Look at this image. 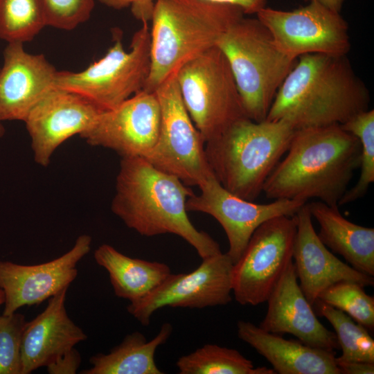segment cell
<instances>
[{"mask_svg":"<svg viewBox=\"0 0 374 374\" xmlns=\"http://www.w3.org/2000/svg\"><path fill=\"white\" fill-rule=\"evenodd\" d=\"M161 110L159 133L144 157L153 166L179 178L188 186H199L213 175L205 143L182 100L176 73L154 91Z\"/></svg>","mask_w":374,"mask_h":374,"instance_id":"obj_9","label":"cell"},{"mask_svg":"<svg viewBox=\"0 0 374 374\" xmlns=\"http://www.w3.org/2000/svg\"><path fill=\"white\" fill-rule=\"evenodd\" d=\"M180 374H274V369L255 367L233 348L208 344L180 357L176 362Z\"/></svg>","mask_w":374,"mask_h":374,"instance_id":"obj_25","label":"cell"},{"mask_svg":"<svg viewBox=\"0 0 374 374\" xmlns=\"http://www.w3.org/2000/svg\"><path fill=\"white\" fill-rule=\"evenodd\" d=\"M160 123L156 93L142 89L114 108L102 111L80 136L89 145L114 150L121 157H144L157 143Z\"/></svg>","mask_w":374,"mask_h":374,"instance_id":"obj_14","label":"cell"},{"mask_svg":"<svg viewBox=\"0 0 374 374\" xmlns=\"http://www.w3.org/2000/svg\"><path fill=\"white\" fill-rule=\"evenodd\" d=\"M67 290L49 298L45 309L26 322L21 346V374L46 367L87 339L84 331L67 314Z\"/></svg>","mask_w":374,"mask_h":374,"instance_id":"obj_20","label":"cell"},{"mask_svg":"<svg viewBox=\"0 0 374 374\" xmlns=\"http://www.w3.org/2000/svg\"><path fill=\"white\" fill-rule=\"evenodd\" d=\"M102 111L77 93L57 87L49 91L24 121L35 162L47 166L56 149L91 128Z\"/></svg>","mask_w":374,"mask_h":374,"instance_id":"obj_16","label":"cell"},{"mask_svg":"<svg viewBox=\"0 0 374 374\" xmlns=\"http://www.w3.org/2000/svg\"><path fill=\"white\" fill-rule=\"evenodd\" d=\"M5 297L3 290L0 288V305L4 303Z\"/></svg>","mask_w":374,"mask_h":374,"instance_id":"obj_37","label":"cell"},{"mask_svg":"<svg viewBox=\"0 0 374 374\" xmlns=\"http://www.w3.org/2000/svg\"><path fill=\"white\" fill-rule=\"evenodd\" d=\"M233 75L247 117L266 120L275 96L297 60L281 52L257 18L243 17L217 44Z\"/></svg>","mask_w":374,"mask_h":374,"instance_id":"obj_6","label":"cell"},{"mask_svg":"<svg viewBox=\"0 0 374 374\" xmlns=\"http://www.w3.org/2000/svg\"><path fill=\"white\" fill-rule=\"evenodd\" d=\"M297 279L292 260L269 294L259 327L274 334H291L304 344L335 352L339 348L335 333L319 321Z\"/></svg>","mask_w":374,"mask_h":374,"instance_id":"obj_19","label":"cell"},{"mask_svg":"<svg viewBox=\"0 0 374 374\" xmlns=\"http://www.w3.org/2000/svg\"><path fill=\"white\" fill-rule=\"evenodd\" d=\"M361 285L341 281L325 289L318 299L350 316L368 330L374 328V298Z\"/></svg>","mask_w":374,"mask_h":374,"instance_id":"obj_29","label":"cell"},{"mask_svg":"<svg viewBox=\"0 0 374 374\" xmlns=\"http://www.w3.org/2000/svg\"><path fill=\"white\" fill-rule=\"evenodd\" d=\"M295 130L283 120L255 122L242 118L205 143L206 157L224 188L254 202L286 153Z\"/></svg>","mask_w":374,"mask_h":374,"instance_id":"obj_5","label":"cell"},{"mask_svg":"<svg viewBox=\"0 0 374 374\" xmlns=\"http://www.w3.org/2000/svg\"><path fill=\"white\" fill-rule=\"evenodd\" d=\"M341 127L356 136L361 144L360 175L355 185L348 188L338 206L363 197L374 182V110L368 109L353 116Z\"/></svg>","mask_w":374,"mask_h":374,"instance_id":"obj_28","label":"cell"},{"mask_svg":"<svg viewBox=\"0 0 374 374\" xmlns=\"http://www.w3.org/2000/svg\"><path fill=\"white\" fill-rule=\"evenodd\" d=\"M115 190L111 209L130 229L148 237L177 235L202 259L222 253L219 244L189 220L186 204L193 192L177 177L143 157H122Z\"/></svg>","mask_w":374,"mask_h":374,"instance_id":"obj_3","label":"cell"},{"mask_svg":"<svg viewBox=\"0 0 374 374\" xmlns=\"http://www.w3.org/2000/svg\"><path fill=\"white\" fill-rule=\"evenodd\" d=\"M4 133H5V129H4L1 122L0 121V138L3 136Z\"/></svg>","mask_w":374,"mask_h":374,"instance_id":"obj_38","label":"cell"},{"mask_svg":"<svg viewBox=\"0 0 374 374\" xmlns=\"http://www.w3.org/2000/svg\"><path fill=\"white\" fill-rule=\"evenodd\" d=\"M172 332L170 323H164L158 334L149 341L140 332L125 336L123 341L107 354L91 356L92 366L82 370V374H162L157 366L154 355L157 349L165 344Z\"/></svg>","mask_w":374,"mask_h":374,"instance_id":"obj_24","label":"cell"},{"mask_svg":"<svg viewBox=\"0 0 374 374\" xmlns=\"http://www.w3.org/2000/svg\"><path fill=\"white\" fill-rule=\"evenodd\" d=\"M233 263L226 253L202 259L195 270L170 274L143 299L130 303L127 312L148 326L154 312L163 307L204 308L225 305L232 300Z\"/></svg>","mask_w":374,"mask_h":374,"instance_id":"obj_12","label":"cell"},{"mask_svg":"<svg viewBox=\"0 0 374 374\" xmlns=\"http://www.w3.org/2000/svg\"><path fill=\"white\" fill-rule=\"evenodd\" d=\"M305 1H316L329 8L330 10L336 12H340L341 10L344 0H304Z\"/></svg>","mask_w":374,"mask_h":374,"instance_id":"obj_36","label":"cell"},{"mask_svg":"<svg viewBox=\"0 0 374 374\" xmlns=\"http://www.w3.org/2000/svg\"><path fill=\"white\" fill-rule=\"evenodd\" d=\"M294 215L276 217L259 226L233 265L232 292L240 305L267 301L293 260L296 232Z\"/></svg>","mask_w":374,"mask_h":374,"instance_id":"obj_10","label":"cell"},{"mask_svg":"<svg viewBox=\"0 0 374 374\" xmlns=\"http://www.w3.org/2000/svg\"><path fill=\"white\" fill-rule=\"evenodd\" d=\"M294 216L296 232L293 262L300 287L312 306L319 294L335 283L352 281L363 287L374 285L373 276L344 262L322 243L314 229L306 203Z\"/></svg>","mask_w":374,"mask_h":374,"instance_id":"obj_18","label":"cell"},{"mask_svg":"<svg viewBox=\"0 0 374 374\" xmlns=\"http://www.w3.org/2000/svg\"><path fill=\"white\" fill-rule=\"evenodd\" d=\"M94 258L109 274L115 295L130 303L148 296L171 274L166 264L130 258L107 244L95 250Z\"/></svg>","mask_w":374,"mask_h":374,"instance_id":"obj_23","label":"cell"},{"mask_svg":"<svg viewBox=\"0 0 374 374\" xmlns=\"http://www.w3.org/2000/svg\"><path fill=\"white\" fill-rule=\"evenodd\" d=\"M208 1L230 4L242 9L245 15H256L266 7L267 0H206Z\"/></svg>","mask_w":374,"mask_h":374,"instance_id":"obj_35","label":"cell"},{"mask_svg":"<svg viewBox=\"0 0 374 374\" xmlns=\"http://www.w3.org/2000/svg\"><path fill=\"white\" fill-rule=\"evenodd\" d=\"M307 205L319 225L317 235L322 243L357 271L374 276V229L348 220L338 206L321 201Z\"/></svg>","mask_w":374,"mask_h":374,"instance_id":"obj_22","label":"cell"},{"mask_svg":"<svg viewBox=\"0 0 374 374\" xmlns=\"http://www.w3.org/2000/svg\"><path fill=\"white\" fill-rule=\"evenodd\" d=\"M199 188V195L193 193L188 198L186 210L208 214L221 224L229 244L226 253L233 265L259 226L276 217L293 216L306 203L301 199H283L268 204L254 203L227 190L213 174Z\"/></svg>","mask_w":374,"mask_h":374,"instance_id":"obj_13","label":"cell"},{"mask_svg":"<svg viewBox=\"0 0 374 374\" xmlns=\"http://www.w3.org/2000/svg\"><path fill=\"white\" fill-rule=\"evenodd\" d=\"M46 26L42 0H0V39L30 42Z\"/></svg>","mask_w":374,"mask_h":374,"instance_id":"obj_27","label":"cell"},{"mask_svg":"<svg viewBox=\"0 0 374 374\" xmlns=\"http://www.w3.org/2000/svg\"><path fill=\"white\" fill-rule=\"evenodd\" d=\"M256 17L268 29L276 47L297 60L306 54L346 55L348 26L340 15L316 1L292 11L264 8Z\"/></svg>","mask_w":374,"mask_h":374,"instance_id":"obj_11","label":"cell"},{"mask_svg":"<svg viewBox=\"0 0 374 374\" xmlns=\"http://www.w3.org/2000/svg\"><path fill=\"white\" fill-rule=\"evenodd\" d=\"M81 363V355L73 348L46 366L49 374H75Z\"/></svg>","mask_w":374,"mask_h":374,"instance_id":"obj_33","label":"cell"},{"mask_svg":"<svg viewBox=\"0 0 374 374\" xmlns=\"http://www.w3.org/2000/svg\"><path fill=\"white\" fill-rule=\"evenodd\" d=\"M360 157L359 141L340 125L296 130L262 193L274 200L314 198L338 206Z\"/></svg>","mask_w":374,"mask_h":374,"instance_id":"obj_1","label":"cell"},{"mask_svg":"<svg viewBox=\"0 0 374 374\" xmlns=\"http://www.w3.org/2000/svg\"><path fill=\"white\" fill-rule=\"evenodd\" d=\"M319 314L325 317L335 331L341 355L340 361L374 363V340L368 330L345 312L317 299Z\"/></svg>","mask_w":374,"mask_h":374,"instance_id":"obj_26","label":"cell"},{"mask_svg":"<svg viewBox=\"0 0 374 374\" xmlns=\"http://www.w3.org/2000/svg\"><path fill=\"white\" fill-rule=\"evenodd\" d=\"M109 8L121 10L131 6L134 16L143 21L151 20L154 0H98Z\"/></svg>","mask_w":374,"mask_h":374,"instance_id":"obj_32","label":"cell"},{"mask_svg":"<svg viewBox=\"0 0 374 374\" xmlns=\"http://www.w3.org/2000/svg\"><path fill=\"white\" fill-rule=\"evenodd\" d=\"M176 78L184 104L205 143L248 118L229 63L217 46L184 64Z\"/></svg>","mask_w":374,"mask_h":374,"instance_id":"obj_8","label":"cell"},{"mask_svg":"<svg viewBox=\"0 0 374 374\" xmlns=\"http://www.w3.org/2000/svg\"><path fill=\"white\" fill-rule=\"evenodd\" d=\"M23 314L0 315V374H21V346L26 323Z\"/></svg>","mask_w":374,"mask_h":374,"instance_id":"obj_30","label":"cell"},{"mask_svg":"<svg viewBox=\"0 0 374 374\" xmlns=\"http://www.w3.org/2000/svg\"><path fill=\"white\" fill-rule=\"evenodd\" d=\"M336 363L341 374H373L374 363L340 361L336 359Z\"/></svg>","mask_w":374,"mask_h":374,"instance_id":"obj_34","label":"cell"},{"mask_svg":"<svg viewBox=\"0 0 374 374\" xmlns=\"http://www.w3.org/2000/svg\"><path fill=\"white\" fill-rule=\"evenodd\" d=\"M279 87L266 118L295 130L342 125L368 110L370 95L346 55L300 56Z\"/></svg>","mask_w":374,"mask_h":374,"instance_id":"obj_2","label":"cell"},{"mask_svg":"<svg viewBox=\"0 0 374 374\" xmlns=\"http://www.w3.org/2000/svg\"><path fill=\"white\" fill-rule=\"evenodd\" d=\"M124 49L122 31L112 30L106 54L79 72L57 71L55 87L77 93L100 109H111L143 89L150 69V28L147 21Z\"/></svg>","mask_w":374,"mask_h":374,"instance_id":"obj_7","label":"cell"},{"mask_svg":"<svg viewBox=\"0 0 374 374\" xmlns=\"http://www.w3.org/2000/svg\"><path fill=\"white\" fill-rule=\"evenodd\" d=\"M91 237L80 235L72 248L44 263L24 265L0 260V288L4 293L3 315L25 305H38L69 288L78 275L77 264L91 249Z\"/></svg>","mask_w":374,"mask_h":374,"instance_id":"obj_15","label":"cell"},{"mask_svg":"<svg viewBox=\"0 0 374 374\" xmlns=\"http://www.w3.org/2000/svg\"><path fill=\"white\" fill-rule=\"evenodd\" d=\"M0 67V121H22L53 89L57 71L43 54H31L24 43H8Z\"/></svg>","mask_w":374,"mask_h":374,"instance_id":"obj_17","label":"cell"},{"mask_svg":"<svg viewBox=\"0 0 374 374\" xmlns=\"http://www.w3.org/2000/svg\"><path fill=\"white\" fill-rule=\"evenodd\" d=\"M245 16L240 8L206 0H157L151 18L150 69L143 89L154 92L186 63L216 46Z\"/></svg>","mask_w":374,"mask_h":374,"instance_id":"obj_4","label":"cell"},{"mask_svg":"<svg viewBox=\"0 0 374 374\" xmlns=\"http://www.w3.org/2000/svg\"><path fill=\"white\" fill-rule=\"evenodd\" d=\"M237 333L272 365L276 373L341 374L335 352L285 339L249 321H238Z\"/></svg>","mask_w":374,"mask_h":374,"instance_id":"obj_21","label":"cell"},{"mask_svg":"<svg viewBox=\"0 0 374 374\" xmlns=\"http://www.w3.org/2000/svg\"><path fill=\"white\" fill-rule=\"evenodd\" d=\"M46 26L71 30L87 21L94 0H42Z\"/></svg>","mask_w":374,"mask_h":374,"instance_id":"obj_31","label":"cell"}]
</instances>
